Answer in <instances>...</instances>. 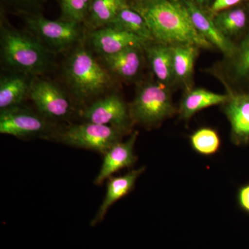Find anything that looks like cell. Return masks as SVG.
<instances>
[{"mask_svg": "<svg viewBox=\"0 0 249 249\" xmlns=\"http://www.w3.org/2000/svg\"><path fill=\"white\" fill-rule=\"evenodd\" d=\"M146 21L156 42L190 44L200 48L213 46L196 31L184 2L178 0H137L132 6Z\"/></svg>", "mask_w": 249, "mask_h": 249, "instance_id": "cell-1", "label": "cell"}, {"mask_svg": "<svg viewBox=\"0 0 249 249\" xmlns=\"http://www.w3.org/2000/svg\"><path fill=\"white\" fill-rule=\"evenodd\" d=\"M85 40L72 49L63 66V78L73 101L85 106L110 89L114 78L95 56Z\"/></svg>", "mask_w": 249, "mask_h": 249, "instance_id": "cell-2", "label": "cell"}, {"mask_svg": "<svg viewBox=\"0 0 249 249\" xmlns=\"http://www.w3.org/2000/svg\"><path fill=\"white\" fill-rule=\"evenodd\" d=\"M1 59L9 71L37 77L47 73L52 65V52L30 33L1 24Z\"/></svg>", "mask_w": 249, "mask_h": 249, "instance_id": "cell-3", "label": "cell"}, {"mask_svg": "<svg viewBox=\"0 0 249 249\" xmlns=\"http://www.w3.org/2000/svg\"><path fill=\"white\" fill-rule=\"evenodd\" d=\"M168 88L154 82H145L139 87L133 101L129 105L134 124L154 128L178 113Z\"/></svg>", "mask_w": 249, "mask_h": 249, "instance_id": "cell-4", "label": "cell"}, {"mask_svg": "<svg viewBox=\"0 0 249 249\" xmlns=\"http://www.w3.org/2000/svg\"><path fill=\"white\" fill-rule=\"evenodd\" d=\"M24 20L31 35L52 53L74 48L86 37L87 31L78 23L51 20L37 14H24Z\"/></svg>", "mask_w": 249, "mask_h": 249, "instance_id": "cell-5", "label": "cell"}, {"mask_svg": "<svg viewBox=\"0 0 249 249\" xmlns=\"http://www.w3.org/2000/svg\"><path fill=\"white\" fill-rule=\"evenodd\" d=\"M58 129L52 121L22 105L0 110V133L20 139H55Z\"/></svg>", "mask_w": 249, "mask_h": 249, "instance_id": "cell-6", "label": "cell"}, {"mask_svg": "<svg viewBox=\"0 0 249 249\" xmlns=\"http://www.w3.org/2000/svg\"><path fill=\"white\" fill-rule=\"evenodd\" d=\"M126 135L109 125L85 122L60 129L55 139L65 145L86 149L104 155Z\"/></svg>", "mask_w": 249, "mask_h": 249, "instance_id": "cell-7", "label": "cell"}, {"mask_svg": "<svg viewBox=\"0 0 249 249\" xmlns=\"http://www.w3.org/2000/svg\"><path fill=\"white\" fill-rule=\"evenodd\" d=\"M29 98L37 112L52 122L70 119L74 111L70 93L55 82L38 76L33 80Z\"/></svg>", "mask_w": 249, "mask_h": 249, "instance_id": "cell-8", "label": "cell"}, {"mask_svg": "<svg viewBox=\"0 0 249 249\" xmlns=\"http://www.w3.org/2000/svg\"><path fill=\"white\" fill-rule=\"evenodd\" d=\"M85 122L109 125L132 133L133 122L129 114V106L117 93H110L85 106L80 112Z\"/></svg>", "mask_w": 249, "mask_h": 249, "instance_id": "cell-9", "label": "cell"}, {"mask_svg": "<svg viewBox=\"0 0 249 249\" xmlns=\"http://www.w3.org/2000/svg\"><path fill=\"white\" fill-rule=\"evenodd\" d=\"M85 42L98 56L113 55L131 47H142L147 41L112 26L87 31Z\"/></svg>", "mask_w": 249, "mask_h": 249, "instance_id": "cell-10", "label": "cell"}, {"mask_svg": "<svg viewBox=\"0 0 249 249\" xmlns=\"http://www.w3.org/2000/svg\"><path fill=\"white\" fill-rule=\"evenodd\" d=\"M229 98L222 109L231 124V138L234 144H249V93L228 91Z\"/></svg>", "mask_w": 249, "mask_h": 249, "instance_id": "cell-11", "label": "cell"}, {"mask_svg": "<svg viewBox=\"0 0 249 249\" xmlns=\"http://www.w3.org/2000/svg\"><path fill=\"white\" fill-rule=\"evenodd\" d=\"M138 135V131H134L127 141L116 142L103 155L102 165L95 178V184L99 186L119 170L135 164L137 157L134 154V145Z\"/></svg>", "mask_w": 249, "mask_h": 249, "instance_id": "cell-12", "label": "cell"}, {"mask_svg": "<svg viewBox=\"0 0 249 249\" xmlns=\"http://www.w3.org/2000/svg\"><path fill=\"white\" fill-rule=\"evenodd\" d=\"M144 58L143 47H131L99 60L114 79L132 81L142 71Z\"/></svg>", "mask_w": 249, "mask_h": 249, "instance_id": "cell-13", "label": "cell"}, {"mask_svg": "<svg viewBox=\"0 0 249 249\" xmlns=\"http://www.w3.org/2000/svg\"><path fill=\"white\" fill-rule=\"evenodd\" d=\"M184 4L196 31L211 45L222 52L227 58L231 56L235 52L237 45L219 31L213 20V18L205 14L200 6L192 0H186Z\"/></svg>", "mask_w": 249, "mask_h": 249, "instance_id": "cell-14", "label": "cell"}, {"mask_svg": "<svg viewBox=\"0 0 249 249\" xmlns=\"http://www.w3.org/2000/svg\"><path fill=\"white\" fill-rule=\"evenodd\" d=\"M34 76L8 71L0 78V110L21 106L29 98Z\"/></svg>", "mask_w": 249, "mask_h": 249, "instance_id": "cell-15", "label": "cell"}, {"mask_svg": "<svg viewBox=\"0 0 249 249\" xmlns=\"http://www.w3.org/2000/svg\"><path fill=\"white\" fill-rule=\"evenodd\" d=\"M145 169V167H142L138 169L132 170L124 175L111 177L108 178L106 196L97 213L91 220V226L94 227L102 222L109 208L134 189L137 180Z\"/></svg>", "mask_w": 249, "mask_h": 249, "instance_id": "cell-16", "label": "cell"}, {"mask_svg": "<svg viewBox=\"0 0 249 249\" xmlns=\"http://www.w3.org/2000/svg\"><path fill=\"white\" fill-rule=\"evenodd\" d=\"M144 53L152 72L160 83L169 87L175 84L171 45L152 41L143 47Z\"/></svg>", "mask_w": 249, "mask_h": 249, "instance_id": "cell-17", "label": "cell"}, {"mask_svg": "<svg viewBox=\"0 0 249 249\" xmlns=\"http://www.w3.org/2000/svg\"><path fill=\"white\" fill-rule=\"evenodd\" d=\"M229 94H221L205 89L187 90L180 103L178 114L180 119L188 122L195 114L212 106L227 102Z\"/></svg>", "mask_w": 249, "mask_h": 249, "instance_id": "cell-18", "label": "cell"}, {"mask_svg": "<svg viewBox=\"0 0 249 249\" xmlns=\"http://www.w3.org/2000/svg\"><path fill=\"white\" fill-rule=\"evenodd\" d=\"M171 47L175 81L183 85L186 91L191 89L199 47L190 44H177Z\"/></svg>", "mask_w": 249, "mask_h": 249, "instance_id": "cell-19", "label": "cell"}, {"mask_svg": "<svg viewBox=\"0 0 249 249\" xmlns=\"http://www.w3.org/2000/svg\"><path fill=\"white\" fill-rule=\"evenodd\" d=\"M127 0H93L84 23L88 31L109 25L121 9L127 6Z\"/></svg>", "mask_w": 249, "mask_h": 249, "instance_id": "cell-20", "label": "cell"}, {"mask_svg": "<svg viewBox=\"0 0 249 249\" xmlns=\"http://www.w3.org/2000/svg\"><path fill=\"white\" fill-rule=\"evenodd\" d=\"M213 20L223 35L232 40L245 31L249 17L244 8L235 6L214 14Z\"/></svg>", "mask_w": 249, "mask_h": 249, "instance_id": "cell-21", "label": "cell"}, {"mask_svg": "<svg viewBox=\"0 0 249 249\" xmlns=\"http://www.w3.org/2000/svg\"><path fill=\"white\" fill-rule=\"evenodd\" d=\"M108 26L127 31L147 42L155 41L145 19L129 5L121 9Z\"/></svg>", "mask_w": 249, "mask_h": 249, "instance_id": "cell-22", "label": "cell"}, {"mask_svg": "<svg viewBox=\"0 0 249 249\" xmlns=\"http://www.w3.org/2000/svg\"><path fill=\"white\" fill-rule=\"evenodd\" d=\"M227 59V71L231 79L235 82L249 79V32Z\"/></svg>", "mask_w": 249, "mask_h": 249, "instance_id": "cell-23", "label": "cell"}, {"mask_svg": "<svg viewBox=\"0 0 249 249\" xmlns=\"http://www.w3.org/2000/svg\"><path fill=\"white\" fill-rule=\"evenodd\" d=\"M192 148L199 155L212 156L219 151L221 139L217 131L211 127L196 129L189 137Z\"/></svg>", "mask_w": 249, "mask_h": 249, "instance_id": "cell-24", "label": "cell"}, {"mask_svg": "<svg viewBox=\"0 0 249 249\" xmlns=\"http://www.w3.org/2000/svg\"><path fill=\"white\" fill-rule=\"evenodd\" d=\"M93 0H60L62 19L84 24Z\"/></svg>", "mask_w": 249, "mask_h": 249, "instance_id": "cell-25", "label": "cell"}, {"mask_svg": "<svg viewBox=\"0 0 249 249\" xmlns=\"http://www.w3.org/2000/svg\"><path fill=\"white\" fill-rule=\"evenodd\" d=\"M242 1V0H214L211 6V11L214 15L223 10L235 7Z\"/></svg>", "mask_w": 249, "mask_h": 249, "instance_id": "cell-26", "label": "cell"}, {"mask_svg": "<svg viewBox=\"0 0 249 249\" xmlns=\"http://www.w3.org/2000/svg\"><path fill=\"white\" fill-rule=\"evenodd\" d=\"M237 201L241 209L249 213V184L242 186L239 190Z\"/></svg>", "mask_w": 249, "mask_h": 249, "instance_id": "cell-27", "label": "cell"}, {"mask_svg": "<svg viewBox=\"0 0 249 249\" xmlns=\"http://www.w3.org/2000/svg\"><path fill=\"white\" fill-rule=\"evenodd\" d=\"M6 1L18 6H29L35 4L37 0H6Z\"/></svg>", "mask_w": 249, "mask_h": 249, "instance_id": "cell-28", "label": "cell"}, {"mask_svg": "<svg viewBox=\"0 0 249 249\" xmlns=\"http://www.w3.org/2000/svg\"><path fill=\"white\" fill-rule=\"evenodd\" d=\"M193 2L196 3V5H198L199 6H206V5H208L210 4L212 0H192Z\"/></svg>", "mask_w": 249, "mask_h": 249, "instance_id": "cell-29", "label": "cell"}]
</instances>
